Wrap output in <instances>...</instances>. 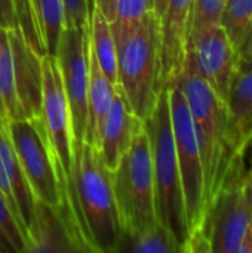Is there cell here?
Listing matches in <instances>:
<instances>
[{"instance_id": "14", "label": "cell", "mask_w": 252, "mask_h": 253, "mask_svg": "<svg viewBox=\"0 0 252 253\" xmlns=\"http://www.w3.org/2000/svg\"><path fill=\"white\" fill-rule=\"evenodd\" d=\"M226 108L232 157H245L247 135L252 123V70L236 74Z\"/></svg>"}, {"instance_id": "11", "label": "cell", "mask_w": 252, "mask_h": 253, "mask_svg": "<svg viewBox=\"0 0 252 253\" xmlns=\"http://www.w3.org/2000/svg\"><path fill=\"white\" fill-rule=\"evenodd\" d=\"M193 0H168L160 16V80L169 87L180 79L186 56Z\"/></svg>"}, {"instance_id": "30", "label": "cell", "mask_w": 252, "mask_h": 253, "mask_svg": "<svg viewBox=\"0 0 252 253\" xmlns=\"http://www.w3.org/2000/svg\"><path fill=\"white\" fill-rule=\"evenodd\" d=\"M168 0H154V13L157 15V18L160 19V16L163 15L165 9H166Z\"/></svg>"}, {"instance_id": "4", "label": "cell", "mask_w": 252, "mask_h": 253, "mask_svg": "<svg viewBox=\"0 0 252 253\" xmlns=\"http://www.w3.org/2000/svg\"><path fill=\"white\" fill-rule=\"evenodd\" d=\"M169 107L189 230L186 253L209 252L203 165L192 114L178 83L169 86Z\"/></svg>"}, {"instance_id": "16", "label": "cell", "mask_w": 252, "mask_h": 253, "mask_svg": "<svg viewBox=\"0 0 252 253\" xmlns=\"http://www.w3.org/2000/svg\"><path fill=\"white\" fill-rule=\"evenodd\" d=\"M114 86L101 71L95 55L89 46V87H88V119L85 142L98 148L104 122L113 104Z\"/></svg>"}, {"instance_id": "25", "label": "cell", "mask_w": 252, "mask_h": 253, "mask_svg": "<svg viewBox=\"0 0 252 253\" xmlns=\"http://www.w3.org/2000/svg\"><path fill=\"white\" fill-rule=\"evenodd\" d=\"M65 28H89V16L86 0H64Z\"/></svg>"}, {"instance_id": "8", "label": "cell", "mask_w": 252, "mask_h": 253, "mask_svg": "<svg viewBox=\"0 0 252 253\" xmlns=\"http://www.w3.org/2000/svg\"><path fill=\"white\" fill-rule=\"evenodd\" d=\"M252 224V206L247 191L245 157L235 156L217 193L206 222L211 253H236Z\"/></svg>"}, {"instance_id": "7", "label": "cell", "mask_w": 252, "mask_h": 253, "mask_svg": "<svg viewBox=\"0 0 252 253\" xmlns=\"http://www.w3.org/2000/svg\"><path fill=\"white\" fill-rule=\"evenodd\" d=\"M7 129L36 200L52 209L68 233L62 187L42 116L37 119L7 120Z\"/></svg>"}, {"instance_id": "23", "label": "cell", "mask_w": 252, "mask_h": 253, "mask_svg": "<svg viewBox=\"0 0 252 253\" xmlns=\"http://www.w3.org/2000/svg\"><path fill=\"white\" fill-rule=\"evenodd\" d=\"M224 6L226 0H193L189 40L203 31L220 27Z\"/></svg>"}, {"instance_id": "18", "label": "cell", "mask_w": 252, "mask_h": 253, "mask_svg": "<svg viewBox=\"0 0 252 253\" xmlns=\"http://www.w3.org/2000/svg\"><path fill=\"white\" fill-rule=\"evenodd\" d=\"M34 7L45 53L56 58L59 39L65 30L64 0H34Z\"/></svg>"}, {"instance_id": "35", "label": "cell", "mask_w": 252, "mask_h": 253, "mask_svg": "<svg viewBox=\"0 0 252 253\" xmlns=\"http://www.w3.org/2000/svg\"><path fill=\"white\" fill-rule=\"evenodd\" d=\"M1 31H3V28L0 27V49H1ZM1 119V117H0Z\"/></svg>"}, {"instance_id": "29", "label": "cell", "mask_w": 252, "mask_h": 253, "mask_svg": "<svg viewBox=\"0 0 252 253\" xmlns=\"http://www.w3.org/2000/svg\"><path fill=\"white\" fill-rule=\"evenodd\" d=\"M236 253H252V224L250 225V228L247 230L239 248Z\"/></svg>"}, {"instance_id": "1", "label": "cell", "mask_w": 252, "mask_h": 253, "mask_svg": "<svg viewBox=\"0 0 252 253\" xmlns=\"http://www.w3.org/2000/svg\"><path fill=\"white\" fill-rule=\"evenodd\" d=\"M177 83L184 93L192 114L203 165L206 212H209L233 160L226 102L217 96L189 56H186L184 68Z\"/></svg>"}, {"instance_id": "3", "label": "cell", "mask_w": 252, "mask_h": 253, "mask_svg": "<svg viewBox=\"0 0 252 253\" xmlns=\"http://www.w3.org/2000/svg\"><path fill=\"white\" fill-rule=\"evenodd\" d=\"M74 191L85 237L98 253H117L120 224L111 185V172L104 166L98 148L83 144L74 156Z\"/></svg>"}, {"instance_id": "26", "label": "cell", "mask_w": 252, "mask_h": 253, "mask_svg": "<svg viewBox=\"0 0 252 253\" xmlns=\"http://www.w3.org/2000/svg\"><path fill=\"white\" fill-rule=\"evenodd\" d=\"M18 1L19 0H0V27L10 30L18 25Z\"/></svg>"}, {"instance_id": "6", "label": "cell", "mask_w": 252, "mask_h": 253, "mask_svg": "<svg viewBox=\"0 0 252 253\" xmlns=\"http://www.w3.org/2000/svg\"><path fill=\"white\" fill-rule=\"evenodd\" d=\"M111 185L120 224V237L137 236L159 222L154 205V178L149 136L144 127L111 172Z\"/></svg>"}, {"instance_id": "12", "label": "cell", "mask_w": 252, "mask_h": 253, "mask_svg": "<svg viewBox=\"0 0 252 253\" xmlns=\"http://www.w3.org/2000/svg\"><path fill=\"white\" fill-rule=\"evenodd\" d=\"M6 31L12 52L15 89L22 119H37L42 116L43 96L42 56L28 44L18 25Z\"/></svg>"}, {"instance_id": "13", "label": "cell", "mask_w": 252, "mask_h": 253, "mask_svg": "<svg viewBox=\"0 0 252 253\" xmlns=\"http://www.w3.org/2000/svg\"><path fill=\"white\" fill-rule=\"evenodd\" d=\"M143 127L144 122L132 113L122 89L116 84L113 104L104 122L98 147L101 160L110 172L117 168L120 159L128 151L135 135Z\"/></svg>"}, {"instance_id": "21", "label": "cell", "mask_w": 252, "mask_h": 253, "mask_svg": "<svg viewBox=\"0 0 252 253\" xmlns=\"http://www.w3.org/2000/svg\"><path fill=\"white\" fill-rule=\"evenodd\" d=\"M117 252L181 253L172 234L160 222L137 236L120 237Z\"/></svg>"}, {"instance_id": "31", "label": "cell", "mask_w": 252, "mask_h": 253, "mask_svg": "<svg viewBox=\"0 0 252 253\" xmlns=\"http://www.w3.org/2000/svg\"><path fill=\"white\" fill-rule=\"evenodd\" d=\"M247 191H248V197L252 206V168L250 172H247Z\"/></svg>"}, {"instance_id": "2", "label": "cell", "mask_w": 252, "mask_h": 253, "mask_svg": "<svg viewBox=\"0 0 252 253\" xmlns=\"http://www.w3.org/2000/svg\"><path fill=\"white\" fill-rule=\"evenodd\" d=\"M144 130L149 136L151 151L157 219L172 234L180 252L186 253L189 230L171 122L169 87L160 90L151 114L144 120Z\"/></svg>"}, {"instance_id": "32", "label": "cell", "mask_w": 252, "mask_h": 253, "mask_svg": "<svg viewBox=\"0 0 252 253\" xmlns=\"http://www.w3.org/2000/svg\"><path fill=\"white\" fill-rule=\"evenodd\" d=\"M86 6H88V16H89V25L95 12V0H86Z\"/></svg>"}, {"instance_id": "28", "label": "cell", "mask_w": 252, "mask_h": 253, "mask_svg": "<svg viewBox=\"0 0 252 253\" xmlns=\"http://www.w3.org/2000/svg\"><path fill=\"white\" fill-rule=\"evenodd\" d=\"M95 9L100 10L108 22H111L114 18L116 0H95Z\"/></svg>"}, {"instance_id": "22", "label": "cell", "mask_w": 252, "mask_h": 253, "mask_svg": "<svg viewBox=\"0 0 252 253\" xmlns=\"http://www.w3.org/2000/svg\"><path fill=\"white\" fill-rule=\"evenodd\" d=\"M252 25V0H226L221 27L239 52Z\"/></svg>"}, {"instance_id": "5", "label": "cell", "mask_w": 252, "mask_h": 253, "mask_svg": "<svg viewBox=\"0 0 252 253\" xmlns=\"http://www.w3.org/2000/svg\"><path fill=\"white\" fill-rule=\"evenodd\" d=\"M117 86L132 113L146 120L163 89L160 80V19L153 12L123 42L116 44Z\"/></svg>"}, {"instance_id": "9", "label": "cell", "mask_w": 252, "mask_h": 253, "mask_svg": "<svg viewBox=\"0 0 252 253\" xmlns=\"http://www.w3.org/2000/svg\"><path fill=\"white\" fill-rule=\"evenodd\" d=\"M56 61L68 104L74 156L85 144L89 87V28H65L61 34Z\"/></svg>"}, {"instance_id": "34", "label": "cell", "mask_w": 252, "mask_h": 253, "mask_svg": "<svg viewBox=\"0 0 252 253\" xmlns=\"http://www.w3.org/2000/svg\"><path fill=\"white\" fill-rule=\"evenodd\" d=\"M252 145V123L251 126H250V130H248V135H247V151H248V148Z\"/></svg>"}, {"instance_id": "27", "label": "cell", "mask_w": 252, "mask_h": 253, "mask_svg": "<svg viewBox=\"0 0 252 253\" xmlns=\"http://www.w3.org/2000/svg\"><path fill=\"white\" fill-rule=\"evenodd\" d=\"M252 58V25L251 28H250V31H248V34H247V37H245V40H244V43H242V46H241V49H239V52H238V67L242 64V62H247L248 59H251Z\"/></svg>"}, {"instance_id": "17", "label": "cell", "mask_w": 252, "mask_h": 253, "mask_svg": "<svg viewBox=\"0 0 252 253\" xmlns=\"http://www.w3.org/2000/svg\"><path fill=\"white\" fill-rule=\"evenodd\" d=\"M89 46L92 53L95 55L98 65L108 82L116 86L117 84V52L116 43L111 34L110 22L102 16L100 10L95 9L91 30H89Z\"/></svg>"}, {"instance_id": "33", "label": "cell", "mask_w": 252, "mask_h": 253, "mask_svg": "<svg viewBox=\"0 0 252 253\" xmlns=\"http://www.w3.org/2000/svg\"><path fill=\"white\" fill-rule=\"evenodd\" d=\"M252 70V58L248 59L247 62H242L239 67H238V73H244V71H250Z\"/></svg>"}, {"instance_id": "10", "label": "cell", "mask_w": 252, "mask_h": 253, "mask_svg": "<svg viewBox=\"0 0 252 253\" xmlns=\"http://www.w3.org/2000/svg\"><path fill=\"white\" fill-rule=\"evenodd\" d=\"M187 56L217 96L227 102L232 83L238 74V50L224 28L220 25L190 39L187 42Z\"/></svg>"}, {"instance_id": "24", "label": "cell", "mask_w": 252, "mask_h": 253, "mask_svg": "<svg viewBox=\"0 0 252 253\" xmlns=\"http://www.w3.org/2000/svg\"><path fill=\"white\" fill-rule=\"evenodd\" d=\"M27 237L0 193V253H25Z\"/></svg>"}, {"instance_id": "20", "label": "cell", "mask_w": 252, "mask_h": 253, "mask_svg": "<svg viewBox=\"0 0 252 253\" xmlns=\"http://www.w3.org/2000/svg\"><path fill=\"white\" fill-rule=\"evenodd\" d=\"M154 12V0H116L114 18L110 22L114 43L123 42L143 22V19Z\"/></svg>"}, {"instance_id": "19", "label": "cell", "mask_w": 252, "mask_h": 253, "mask_svg": "<svg viewBox=\"0 0 252 253\" xmlns=\"http://www.w3.org/2000/svg\"><path fill=\"white\" fill-rule=\"evenodd\" d=\"M0 117L6 120H21V108L18 104L15 77H13V61L9 44L7 31H1V49H0Z\"/></svg>"}, {"instance_id": "15", "label": "cell", "mask_w": 252, "mask_h": 253, "mask_svg": "<svg viewBox=\"0 0 252 253\" xmlns=\"http://www.w3.org/2000/svg\"><path fill=\"white\" fill-rule=\"evenodd\" d=\"M0 159L4 165L9 182L13 191V197H15V202H16V206H18V211H19L25 233H27V242H28V233L34 222V212H36L37 200L33 194V190L28 184V179L15 153L6 119H0Z\"/></svg>"}]
</instances>
